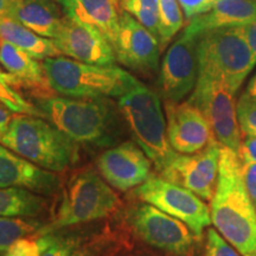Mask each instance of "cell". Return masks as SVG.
Returning a JSON list of instances; mask_svg holds the SVG:
<instances>
[{
  "mask_svg": "<svg viewBox=\"0 0 256 256\" xmlns=\"http://www.w3.org/2000/svg\"><path fill=\"white\" fill-rule=\"evenodd\" d=\"M255 19L256 0H220L208 14L188 20L184 30L200 36L211 28L243 26Z\"/></svg>",
  "mask_w": 256,
  "mask_h": 256,
  "instance_id": "obj_20",
  "label": "cell"
},
{
  "mask_svg": "<svg viewBox=\"0 0 256 256\" xmlns=\"http://www.w3.org/2000/svg\"><path fill=\"white\" fill-rule=\"evenodd\" d=\"M40 256H72V249L68 244L56 241L52 238V241L48 246L46 250L42 252Z\"/></svg>",
  "mask_w": 256,
  "mask_h": 256,
  "instance_id": "obj_33",
  "label": "cell"
},
{
  "mask_svg": "<svg viewBox=\"0 0 256 256\" xmlns=\"http://www.w3.org/2000/svg\"><path fill=\"white\" fill-rule=\"evenodd\" d=\"M136 194L145 203L186 224L198 238L211 224L210 208L200 197L162 177L150 176L139 185Z\"/></svg>",
  "mask_w": 256,
  "mask_h": 256,
  "instance_id": "obj_9",
  "label": "cell"
},
{
  "mask_svg": "<svg viewBox=\"0 0 256 256\" xmlns=\"http://www.w3.org/2000/svg\"><path fill=\"white\" fill-rule=\"evenodd\" d=\"M200 36L184 30L168 48L159 74V89L166 101L180 102L194 89L200 72Z\"/></svg>",
  "mask_w": 256,
  "mask_h": 256,
  "instance_id": "obj_11",
  "label": "cell"
},
{
  "mask_svg": "<svg viewBox=\"0 0 256 256\" xmlns=\"http://www.w3.org/2000/svg\"><path fill=\"white\" fill-rule=\"evenodd\" d=\"M24 50L4 40L0 42V66L14 80L16 88L31 92L36 98L52 96L54 92L46 78L43 64Z\"/></svg>",
  "mask_w": 256,
  "mask_h": 256,
  "instance_id": "obj_18",
  "label": "cell"
},
{
  "mask_svg": "<svg viewBox=\"0 0 256 256\" xmlns=\"http://www.w3.org/2000/svg\"><path fill=\"white\" fill-rule=\"evenodd\" d=\"M160 48L162 50L183 28V10L178 0H159Z\"/></svg>",
  "mask_w": 256,
  "mask_h": 256,
  "instance_id": "obj_27",
  "label": "cell"
},
{
  "mask_svg": "<svg viewBox=\"0 0 256 256\" xmlns=\"http://www.w3.org/2000/svg\"><path fill=\"white\" fill-rule=\"evenodd\" d=\"M42 64L52 90L66 98H121L140 82L114 64L98 66L60 56Z\"/></svg>",
  "mask_w": 256,
  "mask_h": 256,
  "instance_id": "obj_4",
  "label": "cell"
},
{
  "mask_svg": "<svg viewBox=\"0 0 256 256\" xmlns=\"http://www.w3.org/2000/svg\"><path fill=\"white\" fill-rule=\"evenodd\" d=\"M188 20L211 11L220 0H178Z\"/></svg>",
  "mask_w": 256,
  "mask_h": 256,
  "instance_id": "obj_31",
  "label": "cell"
},
{
  "mask_svg": "<svg viewBox=\"0 0 256 256\" xmlns=\"http://www.w3.org/2000/svg\"><path fill=\"white\" fill-rule=\"evenodd\" d=\"M220 148L222 145L215 142L194 154H177L160 177L211 202L218 184Z\"/></svg>",
  "mask_w": 256,
  "mask_h": 256,
  "instance_id": "obj_12",
  "label": "cell"
},
{
  "mask_svg": "<svg viewBox=\"0 0 256 256\" xmlns=\"http://www.w3.org/2000/svg\"><path fill=\"white\" fill-rule=\"evenodd\" d=\"M116 60L142 75H152L159 66L162 48L154 34L124 10L112 43Z\"/></svg>",
  "mask_w": 256,
  "mask_h": 256,
  "instance_id": "obj_13",
  "label": "cell"
},
{
  "mask_svg": "<svg viewBox=\"0 0 256 256\" xmlns=\"http://www.w3.org/2000/svg\"><path fill=\"white\" fill-rule=\"evenodd\" d=\"M0 144L52 172H63L78 162V142L50 121L34 115L14 116L8 130L0 136Z\"/></svg>",
  "mask_w": 256,
  "mask_h": 256,
  "instance_id": "obj_3",
  "label": "cell"
},
{
  "mask_svg": "<svg viewBox=\"0 0 256 256\" xmlns=\"http://www.w3.org/2000/svg\"><path fill=\"white\" fill-rule=\"evenodd\" d=\"M8 17L48 38H55L63 20L55 0H14Z\"/></svg>",
  "mask_w": 256,
  "mask_h": 256,
  "instance_id": "obj_21",
  "label": "cell"
},
{
  "mask_svg": "<svg viewBox=\"0 0 256 256\" xmlns=\"http://www.w3.org/2000/svg\"><path fill=\"white\" fill-rule=\"evenodd\" d=\"M238 120L242 136H256V102L244 92L236 104Z\"/></svg>",
  "mask_w": 256,
  "mask_h": 256,
  "instance_id": "obj_28",
  "label": "cell"
},
{
  "mask_svg": "<svg viewBox=\"0 0 256 256\" xmlns=\"http://www.w3.org/2000/svg\"><path fill=\"white\" fill-rule=\"evenodd\" d=\"M57 49L74 60L98 66H113L116 60L110 40L98 28L64 17L52 38Z\"/></svg>",
  "mask_w": 256,
  "mask_h": 256,
  "instance_id": "obj_16",
  "label": "cell"
},
{
  "mask_svg": "<svg viewBox=\"0 0 256 256\" xmlns=\"http://www.w3.org/2000/svg\"><path fill=\"white\" fill-rule=\"evenodd\" d=\"M128 222L146 243L174 255L188 254L196 238L186 224L148 203L130 210Z\"/></svg>",
  "mask_w": 256,
  "mask_h": 256,
  "instance_id": "obj_10",
  "label": "cell"
},
{
  "mask_svg": "<svg viewBox=\"0 0 256 256\" xmlns=\"http://www.w3.org/2000/svg\"><path fill=\"white\" fill-rule=\"evenodd\" d=\"M42 229V223L26 217H0V252H4L19 238Z\"/></svg>",
  "mask_w": 256,
  "mask_h": 256,
  "instance_id": "obj_24",
  "label": "cell"
},
{
  "mask_svg": "<svg viewBox=\"0 0 256 256\" xmlns=\"http://www.w3.org/2000/svg\"><path fill=\"white\" fill-rule=\"evenodd\" d=\"M249 98H252V101L256 102V74L255 76L250 80V82L248 83V87H247V92Z\"/></svg>",
  "mask_w": 256,
  "mask_h": 256,
  "instance_id": "obj_37",
  "label": "cell"
},
{
  "mask_svg": "<svg viewBox=\"0 0 256 256\" xmlns=\"http://www.w3.org/2000/svg\"><path fill=\"white\" fill-rule=\"evenodd\" d=\"M206 256H242L215 229L208 230Z\"/></svg>",
  "mask_w": 256,
  "mask_h": 256,
  "instance_id": "obj_29",
  "label": "cell"
},
{
  "mask_svg": "<svg viewBox=\"0 0 256 256\" xmlns=\"http://www.w3.org/2000/svg\"><path fill=\"white\" fill-rule=\"evenodd\" d=\"M240 156V154H238ZM243 180L249 197L256 208V160L240 156Z\"/></svg>",
  "mask_w": 256,
  "mask_h": 256,
  "instance_id": "obj_32",
  "label": "cell"
},
{
  "mask_svg": "<svg viewBox=\"0 0 256 256\" xmlns=\"http://www.w3.org/2000/svg\"><path fill=\"white\" fill-rule=\"evenodd\" d=\"M44 248L42 242L34 238H23L16 241L5 252V256H40Z\"/></svg>",
  "mask_w": 256,
  "mask_h": 256,
  "instance_id": "obj_30",
  "label": "cell"
},
{
  "mask_svg": "<svg viewBox=\"0 0 256 256\" xmlns=\"http://www.w3.org/2000/svg\"><path fill=\"white\" fill-rule=\"evenodd\" d=\"M34 106L44 119L81 145L110 148L122 140L124 118L119 107H115L108 98L52 95L36 98Z\"/></svg>",
  "mask_w": 256,
  "mask_h": 256,
  "instance_id": "obj_1",
  "label": "cell"
},
{
  "mask_svg": "<svg viewBox=\"0 0 256 256\" xmlns=\"http://www.w3.org/2000/svg\"><path fill=\"white\" fill-rule=\"evenodd\" d=\"M120 200L110 184L92 168L78 172L64 188L54 217V226H76L110 215Z\"/></svg>",
  "mask_w": 256,
  "mask_h": 256,
  "instance_id": "obj_7",
  "label": "cell"
},
{
  "mask_svg": "<svg viewBox=\"0 0 256 256\" xmlns=\"http://www.w3.org/2000/svg\"><path fill=\"white\" fill-rule=\"evenodd\" d=\"M234 96L235 94L222 78L210 72H198L197 83L188 101L204 114L217 142L238 152L242 145V133Z\"/></svg>",
  "mask_w": 256,
  "mask_h": 256,
  "instance_id": "obj_8",
  "label": "cell"
},
{
  "mask_svg": "<svg viewBox=\"0 0 256 256\" xmlns=\"http://www.w3.org/2000/svg\"><path fill=\"white\" fill-rule=\"evenodd\" d=\"M14 119V112L10 110L6 106L0 104V136L4 134Z\"/></svg>",
  "mask_w": 256,
  "mask_h": 256,
  "instance_id": "obj_36",
  "label": "cell"
},
{
  "mask_svg": "<svg viewBox=\"0 0 256 256\" xmlns=\"http://www.w3.org/2000/svg\"><path fill=\"white\" fill-rule=\"evenodd\" d=\"M211 223L242 256H256V208L243 180L238 152L222 146Z\"/></svg>",
  "mask_w": 256,
  "mask_h": 256,
  "instance_id": "obj_2",
  "label": "cell"
},
{
  "mask_svg": "<svg viewBox=\"0 0 256 256\" xmlns=\"http://www.w3.org/2000/svg\"><path fill=\"white\" fill-rule=\"evenodd\" d=\"M198 62L200 72L222 78L234 94L255 66L242 26L211 28L200 34Z\"/></svg>",
  "mask_w": 256,
  "mask_h": 256,
  "instance_id": "obj_6",
  "label": "cell"
},
{
  "mask_svg": "<svg viewBox=\"0 0 256 256\" xmlns=\"http://www.w3.org/2000/svg\"><path fill=\"white\" fill-rule=\"evenodd\" d=\"M0 104L6 106L14 113L42 116L38 108L23 98L18 88H16L14 78L6 72H2V66H0Z\"/></svg>",
  "mask_w": 256,
  "mask_h": 256,
  "instance_id": "obj_25",
  "label": "cell"
},
{
  "mask_svg": "<svg viewBox=\"0 0 256 256\" xmlns=\"http://www.w3.org/2000/svg\"><path fill=\"white\" fill-rule=\"evenodd\" d=\"M170 145L180 154H194L217 142L209 121L190 102L165 104Z\"/></svg>",
  "mask_w": 256,
  "mask_h": 256,
  "instance_id": "obj_14",
  "label": "cell"
},
{
  "mask_svg": "<svg viewBox=\"0 0 256 256\" xmlns=\"http://www.w3.org/2000/svg\"><path fill=\"white\" fill-rule=\"evenodd\" d=\"M151 159L136 142H124L110 147L96 160L106 182L119 191L139 186L151 176Z\"/></svg>",
  "mask_w": 256,
  "mask_h": 256,
  "instance_id": "obj_15",
  "label": "cell"
},
{
  "mask_svg": "<svg viewBox=\"0 0 256 256\" xmlns=\"http://www.w3.org/2000/svg\"><path fill=\"white\" fill-rule=\"evenodd\" d=\"M242 28L243 31H244L246 38H247L248 46L250 48L252 60H254V64L256 66V19L250 22V23L243 25Z\"/></svg>",
  "mask_w": 256,
  "mask_h": 256,
  "instance_id": "obj_34",
  "label": "cell"
},
{
  "mask_svg": "<svg viewBox=\"0 0 256 256\" xmlns=\"http://www.w3.org/2000/svg\"><path fill=\"white\" fill-rule=\"evenodd\" d=\"M66 17L98 28L113 43L124 10L120 0H56Z\"/></svg>",
  "mask_w": 256,
  "mask_h": 256,
  "instance_id": "obj_19",
  "label": "cell"
},
{
  "mask_svg": "<svg viewBox=\"0 0 256 256\" xmlns=\"http://www.w3.org/2000/svg\"><path fill=\"white\" fill-rule=\"evenodd\" d=\"M238 154L241 156L256 160V136H246L242 140V145L238 150Z\"/></svg>",
  "mask_w": 256,
  "mask_h": 256,
  "instance_id": "obj_35",
  "label": "cell"
},
{
  "mask_svg": "<svg viewBox=\"0 0 256 256\" xmlns=\"http://www.w3.org/2000/svg\"><path fill=\"white\" fill-rule=\"evenodd\" d=\"M0 38L24 50L37 60L57 57L60 51L54 40L40 36L14 19L0 16Z\"/></svg>",
  "mask_w": 256,
  "mask_h": 256,
  "instance_id": "obj_22",
  "label": "cell"
},
{
  "mask_svg": "<svg viewBox=\"0 0 256 256\" xmlns=\"http://www.w3.org/2000/svg\"><path fill=\"white\" fill-rule=\"evenodd\" d=\"M46 209L40 194L24 188H0V217H36Z\"/></svg>",
  "mask_w": 256,
  "mask_h": 256,
  "instance_id": "obj_23",
  "label": "cell"
},
{
  "mask_svg": "<svg viewBox=\"0 0 256 256\" xmlns=\"http://www.w3.org/2000/svg\"><path fill=\"white\" fill-rule=\"evenodd\" d=\"M60 179L0 144V188H24L40 194H52Z\"/></svg>",
  "mask_w": 256,
  "mask_h": 256,
  "instance_id": "obj_17",
  "label": "cell"
},
{
  "mask_svg": "<svg viewBox=\"0 0 256 256\" xmlns=\"http://www.w3.org/2000/svg\"><path fill=\"white\" fill-rule=\"evenodd\" d=\"M124 11L160 40L159 0H120ZM160 44V43H159Z\"/></svg>",
  "mask_w": 256,
  "mask_h": 256,
  "instance_id": "obj_26",
  "label": "cell"
},
{
  "mask_svg": "<svg viewBox=\"0 0 256 256\" xmlns=\"http://www.w3.org/2000/svg\"><path fill=\"white\" fill-rule=\"evenodd\" d=\"M14 0H0V16H5L8 17L10 8H11L12 2Z\"/></svg>",
  "mask_w": 256,
  "mask_h": 256,
  "instance_id": "obj_38",
  "label": "cell"
},
{
  "mask_svg": "<svg viewBox=\"0 0 256 256\" xmlns=\"http://www.w3.org/2000/svg\"><path fill=\"white\" fill-rule=\"evenodd\" d=\"M118 107L134 142L151 159L156 171L162 172L177 156V152L170 145L159 95L139 82L121 96Z\"/></svg>",
  "mask_w": 256,
  "mask_h": 256,
  "instance_id": "obj_5",
  "label": "cell"
},
{
  "mask_svg": "<svg viewBox=\"0 0 256 256\" xmlns=\"http://www.w3.org/2000/svg\"><path fill=\"white\" fill-rule=\"evenodd\" d=\"M74 256H78V255H74Z\"/></svg>",
  "mask_w": 256,
  "mask_h": 256,
  "instance_id": "obj_39",
  "label": "cell"
}]
</instances>
